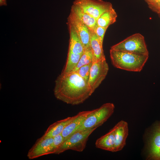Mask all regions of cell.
<instances>
[{
  "label": "cell",
  "mask_w": 160,
  "mask_h": 160,
  "mask_svg": "<svg viewBox=\"0 0 160 160\" xmlns=\"http://www.w3.org/2000/svg\"><path fill=\"white\" fill-rule=\"evenodd\" d=\"M95 110L79 112L76 115L75 118L66 126L61 133L65 140L77 131L86 119Z\"/></svg>",
  "instance_id": "7c38bea8"
},
{
  "label": "cell",
  "mask_w": 160,
  "mask_h": 160,
  "mask_svg": "<svg viewBox=\"0 0 160 160\" xmlns=\"http://www.w3.org/2000/svg\"><path fill=\"white\" fill-rule=\"evenodd\" d=\"M115 133L114 152L121 150L126 144V139L128 134L127 123L121 121L113 127Z\"/></svg>",
  "instance_id": "8fae6325"
},
{
  "label": "cell",
  "mask_w": 160,
  "mask_h": 160,
  "mask_svg": "<svg viewBox=\"0 0 160 160\" xmlns=\"http://www.w3.org/2000/svg\"><path fill=\"white\" fill-rule=\"evenodd\" d=\"M151 8L160 13V0H157L155 4Z\"/></svg>",
  "instance_id": "603a6c76"
},
{
  "label": "cell",
  "mask_w": 160,
  "mask_h": 160,
  "mask_svg": "<svg viewBox=\"0 0 160 160\" xmlns=\"http://www.w3.org/2000/svg\"><path fill=\"white\" fill-rule=\"evenodd\" d=\"M67 23L71 25L78 34L83 45L84 50L90 48L91 31L88 27L71 12L68 18Z\"/></svg>",
  "instance_id": "9c48e42d"
},
{
  "label": "cell",
  "mask_w": 160,
  "mask_h": 160,
  "mask_svg": "<svg viewBox=\"0 0 160 160\" xmlns=\"http://www.w3.org/2000/svg\"><path fill=\"white\" fill-rule=\"evenodd\" d=\"M117 13L113 8L103 13L97 20V25L100 27L107 28L116 21Z\"/></svg>",
  "instance_id": "ac0fdd59"
},
{
  "label": "cell",
  "mask_w": 160,
  "mask_h": 160,
  "mask_svg": "<svg viewBox=\"0 0 160 160\" xmlns=\"http://www.w3.org/2000/svg\"><path fill=\"white\" fill-rule=\"evenodd\" d=\"M93 55L91 48L85 49L76 67L73 72L76 71L83 65L93 63Z\"/></svg>",
  "instance_id": "ffe728a7"
},
{
  "label": "cell",
  "mask_w": 160,
  "mask_h": 160,
  "mask_svg": "<svg viewBox=\"0 0 160 160\" xmlns=\"http://www.w3.org/2000/svg\"><path fill=\"white\" fill-rule=\"evenodd\" d=\"M76 115L58 121L50 125L45 132L44 135L54 137L61 134L66 126L76 117Z\"/></svg>",
  "instance_id": "9a60e30c"
},
{
  "label": "cell",
  "mask_w": 160,
  "mask_h": 160,
  "mask_svg": "<svg viewBox=\"0 0 160 160\" xmlns=\"http://www.w3.org/2000/svg\"><path fill=\"white\" fill-rule=\"evenodd\" d=\"M72 13L79 20L85 24L91 32H94L97 20L90 15L84 12L78 7L73 4L71 9Z\"/></svg>",
  "instance_id": "2e32d148"
},
{
  "label": "cell",
  "mask_w": 160,
  "mask_h": 160,
  "mask_svg": "<svg viewBox=\"0 0 160 160\" xmlns=\"http://www.w3.org/2000/svg\"><path fill=\"white\" fill-rule=\"evenodd\" d=\"M115 106L112 103L103 104L88 116L77 131H82L101 126L113 114Z\"/></svg>",
  "instance_id": "3957f363"
},
{
  "label": "cell",
  "mask_w": 160,
  "mask_h": 160,
  "mask_svg": "<svg viewBox=\"0 0 160 160\" xmlns=\"http://www.w3.org/2000/svg\"><path fill=\"white\" fill-rule=\"evenodd\" d=\"M82 55L68 52L66 64L61 73L68 74L72 72L76 67Z\"/></svg>",
  "instance_id": "d6986e66"
},
{
  "label": "cell",
  "mask_w": 160,
  "mask_h": 160,
  "mask_svg": "<svg viewBox=\"0 0 160 160\" xmlns=\"http://www.w3.org/2000/svg\"><path fill=\"white\" fill-rule=\"evenodd\" d=\"M73 4L97 20L103 13L113 8L110 2L102 0H75Z\"/></svg>",
  "instance_id": "8992f818"
},
{
  "label": "cell",
  "mask_w": 160,
  "mask_h": 160,
  "mask_svg": "<svg viewBox=\"0 0 160 160\" xmlns=\"http://www.w3.org/2000/svg\"><path fill=\"white\" fill-rule=\"evenodd\" d=\"M92 62L81 67L75 72L81 76L87 82H88L90 71Z\"/></svg>",
  "instance_id": "44dd1931"
},
{
  "label": "cell",
  "mask_w": 160,
  "mask_h": 160,
  "mask_svg": "<svg viewBox=\"0 0 160 160\" xmlns=\"http://www.w3.org/2000/svg\"><path fill=\"white\" fill-rule=\"evenodd\" d=\"M107 28H104L98 26H96L94 32L95 33L101 44L103 46V40L105 33Z\"/></svg>",
  "instance_id": "7402d4cb"
},
{
  "label": "cell",
  "mask_w": 160,
  "mask_h": 160,
  "mask_svg": "<svg viewBox=\"0 0 160 160\" xmlns=\"http://www.w3.org/2000/svg\"><path fill=\"white\" fill-rule=\"evenodd\" d=\"M111 49L137 54L149 55L144 36L137 33L113 46Z\"/></svg>",
  "instance_id": "277c9868"
},
{
  "label": "cell",
  "mask_w": 160,
  "mask_h": 160,
  "mask_svg": "<svg viewBox=\"0 0 160 160\" xmlns=\"http://www.w3.org/2000/svg\"><path fill=\"white\" fill-rule=\"evenodd\" d=\"M70 35L68 52L83 54L84 51L83 45L71 25L67 23Z\"/></svg>",
  "instance_id": "4fadbf2b"
},
{
  "label": "cell",
  "mask_w": 160,
  "mask_h": 160,
  "mask_svg": "<svg viewBox=\"0 0 160 160\" xmlns=\"http://www.w3.org/2000/svg\"><path fill=\"white\" fill-rule=\"evenodd\" d=\"M108 70L106 59L92 63L88 83L93 93L105 79Z\"/></svg>",
  "instance_id": "52a82bcc"
},
{
  "label": "cell",
  "mask_w": 160,
  "mask_h": 160,
  "mask_svg": "<svg viewBox=\"0 0 160 160\" xmlns=\"http://www.w3.org/2000/svg\"><path fill=\"white\" fill-rule=\"evenodd\" d=\"M160 122L154 126L148 144L149 160H160Z\"/></svg>",
  "instance_id": "30bf717a"
},
{
  "label": "cell",
  "mask_w": 160,
  "mask_h": 160,
  "mask_svg": "<svg viewBox=\"0 0 160 160\" xmlns=\"http://www.w3.org/2000/svg\"><path fill=\"white\" fill-rule=\"evenodd\" d=\"M93 93L88 83L75 72L61 73L55 81V97L68 104L82 103Z\"/></svg>",
  "instance_id": "6da1fadb"
},
{
  "label": "cell",
  "mask_w": 160,
  "mask_h": 160,
  "mask_svg": "<svg viewBox=\"0 0 160 160\" xmlns=\"http://www.w3.org/2000/svg\"><path fill=\"white\" fill-rule=\"evenodd\" d=\"M97 128L76 132L64 141L55 154H59L69 150L83 151L86 147L89 136Z\"/></svg>",
  "instance_id": "5b68a950"
},
{
  "label": "cell",
  "mask_w": 160,
  "mask_h": 160,
  "mask_svg": "<svg viewBox=\"0 0 160 160\" xmlns=\"http://www.w3.org/2000/svg\"><path fill=\"white\" fill-rule=\"evenodd\" d=\"M113 127L105 135L98 138L95 145L97 148L114 152L115 136Z\"/></svg>",
  "instance_id": "5bb4252c"
},
{
  "label": "cell",
  "mask_w": 160,
  "mask_h": 160,
  "mask_svg": "<svg viewBox=\"0 0 160 160\" xmlns=\"http://www.w3.org/2000/svg\"><path fill=\"white\" fill-rule=\"evenodd\" d=\"M90 45L93 55V63L106 59L103 46L100 44L94 32L91 31Z\"/></svg>",
  "instance_id": "e0dca14e"
},
{
  "label": "cell",
  "mask_w": 160,
  "mask_h": 160,
  "mask_svg": "<svg viewBox=\"0 0 160 160\" xmlns=\"http://www.w3.org/2000/svg\"><path fill=\"white\" fill-rule=\"evenodd\" d=\"M53 137L44 135L38 139L29 149L27 156L29 159H34L40 156L54 153L52 146Z\"/></svg>",
  "instance_id": "ba28073f"
},
{
  "label": "cell",
  "mask_w": 160,
  "mask_h": 160,
  "mask_svg": "<svg viewBox=\"0 0 160 160\" xmlns=\"http://www.w3.org/2000/svg\"><path fill=\"white\" fill-rule=\"evenodd\" d=\"M110 57L113 66L118 68L132 72H140L147 61L149 55L111 49Z\"/></svg>",
  "instance_id": "7a4b0ae2"
},
{
  "label": "cell",
  "mask_w": 160,
  "mask_h": 160,
  "mask_svg": "<svg viewBox=\"0 0 160 160\" xmlns=\"http://www.w3.org/2000/svg\"><path fill=\"white\" fill-rule=\"evenodd\" d=\"M7 0H0V6H7Z\"/></svg>",
  "instance_id": "d4e9b609"
},
{
  "label": "cell",
  "mask_w": 160,
  "mask_h": 160,
  "mask_svg": "<svg viewBox=\"0 0 160 160\" xmlns=\"http://www.w3.org/2000/svg\"><path fill=\"white\" fill-rule=\"evenodd\" d=\"M147 3L149 7L151 8L156 3L157 0H144Z\"/></svg>",
  "instance_id": "cb8c5ba5"
}]
</instances>
